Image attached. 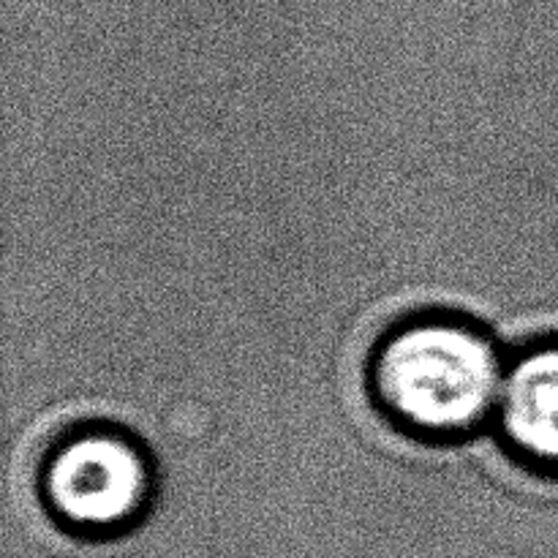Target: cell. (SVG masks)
Masks as SVG:
<instances>
[{"instance_id":"1","label":"cell","mask_w":558,"mask_h":558,"mask_svg":"<svg viewBox=\"0 0 558 558\" xmlns=\"http://www.w3.org/2000/svg\"><path fill=\"white\" fill-rule=\"evenodd\" d=\"M507 363L483 325L428 314L396 325L376 343L368 387L401 434L430 445L472 439L496 417Z\"/></svg>"},{"instance_id":"2","label":"cell","mask_w":558,"mask_h":558,"mask_svg":"<svg viewBox=\"0 0 558 558\" xmlns=\"http://www.w3.org/2000/svg\"><path fill=\"white\" fill-rule=\"evenodd\" d=\"M38 490L65 534L109 543L147 521L156 501V469L145 445L125 430L87 428L47 452Z\"/></svg>"},{"instance_id":"3","label":"cell","mask_w":558,"mask_h":558,"mask_svg":"<svg viewBox=\"0 0 558 558\" xmlns=\"http://www.w3.org/2000/svg\"><path fill=\"white\" fill-rule=\"evenodd\" d=\"M496 420L507 450L532 474L558 483V332L507 363Z\"/></svg>"}]
</instances>
